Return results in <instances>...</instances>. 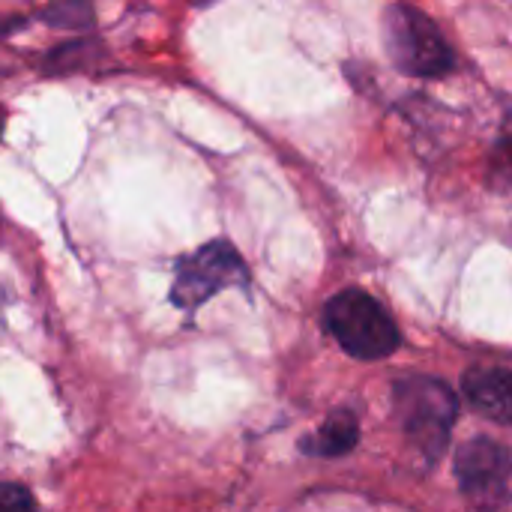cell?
Instances as JSON below:
<instances>
[{
	"instance_id": "2",
	"label": "cell",
	"mask_w": 512,
	"mask_h": 512,
	"mask_svg": "<svg viewBox=\"0 0 512 512\" xmlns=\"http://www.w3.org/2000/svg\"><path fill=\"white\" fill-rule=\"evenodd\" d=\"M324 321L333 339L342 345V351L357 360H384L402 342L390 312L360 288L339 291L327 303Z\"/></svg>"
},
{
	"instance_id": "1",
	"label": "cell",
	"mask_w": 512,
	"mask_h": 512,
	"mask_svg": "<svg viewBox=\"0 0 512 512\" xmlns=\"http://www.w3.org/2000/svg\"><path fill=\"white\" fill-rule=\"evenodd\" d=\"M396 414L408 441L429 459L438 462L450 447V429L459 414L456 393L438 378H402L393 387Z\"/></svg>"
},
{
	"instance_id": "4",
	"label": "cell",
	"mask_w": 512,
	"mask_h": 512,
	"mask_svg": "<svg viewBox=\"0 0 512 512\" xmlns=\"http://www.w3.org/2000/svg\"><path fill=\"white\" fill-rule=\"evenodd\" d=\"M246 282H249V270L237 255V249L225 240H213L180 261L171 300L180 309H198L213 294Z\"/></svg>"
},
{
	"instance_id": "7",
	"label": "cell",
	"mask_w": 512,
	"mask_h": 512,
	"mask_svg": "<svg viewBox=\"0 0 512 512\" xmlns=\"http://www.w3.org/2000/svg\"><path fill=\"white\" fill-rule=\"evenodd\" d=\"M360 441V423H357V414L348 411V408H339L327 417V423L300 444L303 453L309 456H321V459H336V456H345L357 447Z\"/></svg>"
},
{
	"instance_id": "8",
	"label": "cell",
	"mask_w": 512,
	"mask_h": 512,
	"mask_svg": "<svg viewBox=\"0 0 512 512\" xmlns=\"http://www.w3.org/2000/svg\"><path fill=\"white\" fill-rule=\"evenodd\" d=\"M0 512H36V501L24 486L6 483L0 489Z\"/></svg>"
},
{
	"instance_id": "3",
	"label": "cell",
	"mask_w": 512,
	"mask_h": 512,
	"mask_svg": "<svg viewBox=\"0 0 512 512\" xmlns=\"http://www.w3.org/2000/svg\"><path fill=\"white\" fill-rule=\"evenodd\" d=\"M384 42L393 63L408 75L441 78L456 66L441 27L414 6L396 3L384 12Z\"/></svg>"
},
{
	"instance_id": "5",
	"label": "cell",
	"mask_w": 512,
	"mask_h": 512,
	"mask_svg": "<svg viewBox=\"0 0 512 512\" xmlns=\"http://www.w3.org/2000/svg\"><path fill=\"white\" fill-rule=\"evenodd\" d=\"M510 471V453L489 438H474L456 453L459 489L477 507H498L504 501Z\"/></svg>"
},
{
	"instance_id": "6",
	"label": "cell",
	"mask_w": 512,
	"mask_h": 512,
	"mask_svg": "<svg viewBox=\"0 0 512 512\" xmlns=\"http://www.w3.org/2000/svg\"><path fill=\"white\" fill-rule=\"evenodd\" d=\"M462 387L477 414L512 426V369H501V366L471 369Z\"/></svg>"
}]
</instances>
